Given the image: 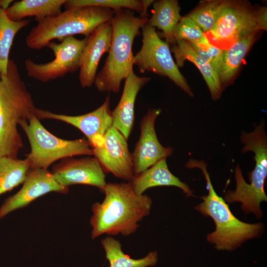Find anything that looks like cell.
<instances>
[{"label":"cell","mask_w":267,"mask_h":267,"mask_svg":"<svg viewBox=\"0 0 267 267\" xmlns=\"http://www.w3.org/2000/svg\"><path fill=\"white\" fill-rule=\"evenodd\" d=\"M103 192V201L92 206V239L104 234L129 236L134 233L138 222L150 213L151 198L135 193L129 182L107 183Z\"/></svg>","instance_id":"6da1fadb"},{"label":"cell","mask_w":267,"mask_h":267,"mask_svg":"<svg viewBox=\"0 0 267 267\" xmlns=\"http://www.w3.org/2000/svg\"><path fill=\"white\" fill-rule=\"evenodd\" d=\"M37 109L17 65L10 59L6 74L0 76V158H17L23 147L18 126L36 115Z\"/></svg>","instance_id":"7a4b0ae2"},{"label":"cell","mask_w":267,"mask_h":267,"mask_svg":"<svg viewBox=\"0 0 267 267\" xmlns=\"http://www.w3.org/2000/svg\"><path fill=\"white\" fill-rule=\"evenodd\" d=\"M148 20L135 16L129 9L115 10L110 20L112 32L108 55L94 83L99 91L118 92L121 82L134 72L133 44Z\"/></svg>","instance_id":"3957f363"},{"label":"cell","mask_w":267,"mask_h":267,"mask_svg":"<svg viewBox=\"0 0 267 267\" xmlns=\"http://www.w3.org/2000/svg\"><path fill=\"white\" fill-rule=\"evenodd\" d=\"M185 166L200 169L207 182L208 194L201 197L203 201L195 209L214 221L216 229L207 235L208 242L214 244L218 250H231L260 234L263 228L261 223H248L239 220L232 213L225 200L217 194L204 162L191 159Z\"/></svg>","instance_id":"277c9868"},{"label":"cell","mask_w":267,"mask_h":267,"mask_svg":"<svg viewBox=\"0 0 267 267\" xmlns=\"http://www.w3.org/2000/svg\"><path fill=\"white\" fill-rule=\"evenodd\" d=\"M115 10L87 7L65 9L59 14L38 22L25 39L26 45L39 50L53 40L61 42L75 35L88 37L100 25L110 21Z\"/></svg>","instance_id":"5b68a950"},{"label":"cell","mask_w":267,"mask_h":267,"mask_svg":"<svg viewBox=\"0 0 267 267\" xmlns=\"http://www.w3.org/2000/svg\"><path fill=\"white\" fill-rule=\"evenodd\" d=\"M241 141L243 144L242 153L251 151L254 153L255 166L250 173L249 183L244 179L239 166L235 170L236 188L228 191L224 196L225 202L241 203V208L245 213H253L257 217L262 216L260 204L267 201L265 183L267 176V137L264 121L255 126L251 133L241 134Z\"/></svg>","instance_id":"8992f818"},{"label":"cell","mask_w":267,"mask_h":267,"mask_svg":"<svg viewBox=\"0 0 267 267\" xmlns=\"http://www.w3.org/2000/svg\"><path fill=\"white\" fill-rule=\"evenodd\" d=\"M29 140L31 151L26 155L30 169H47L61 159L78 155H93V149L85 138L66 140L55 136L41 123L36 115L19 125Z\"/></svg>","instance_id":"52a82bcc"},{"label":"cell","mask_w":267,"mask_h":267,"mask_svg":"<svg viewBox=\"0 0 267 267\" xmlns=\"http://www.w3.org/2000/svg\"><path fill=\"white\" fill-rule=\"evenodd\" d=\"M257 10L245 2L222 0L216 22L205 35L209 42L226 49L240 39L260 30Z\"/></svg>","instance_id":"ba28073f"},{"label":"cell","mask_w":267,"mask_h":267,"mask_svg":"<svg viewBox=\"0 0 267 267\" xmlns=\"http://www.w3.org/2000/svg\"><path fill=\"white\" fill-rule=\"evenodd\" d=\"M141 29L142 44L140 49L134 57V65L142 73L151 71L168 77L193 96L190 87L173 58L169 44L159 37L155 28L147 23Z\"/></svg>","instance_id":"9c48e42d"},{"label":"cell","mask_w":267,"mask_h":267,"mask_svg":"<svg viewBox=\"0 0 267 267\" xmlns=\"http://www.w3.org/2000/svg\"><path fill=\"white\" fill-rule=\"evenodd\" d=\"M87 38L79 40L74 36L64 38L59 43H49L47 47L54 55L53 60L45 63H37L30 59L24 62L27 75L42 83L63 77L79 69L81 54Z\"/></svg>","instance_id":"30bf717a"},{"label":"cell","mask_w":267,"mask_h":267,"mask_svg":"<svg viewBox=\"0 0 267 267\" xmlns=\"http://www.w3.org/2000/svg\"><path fill=\"white\" fill-rule=\"evenodd\" d=\"M93 155L105 173L130 182L134 174L132 153L127 140L116 129L111 127L105 134L102 144L93 147Z\"/></svg>","instance_id":"8fae6325"},{"label":"cell","mask_w":267,"mask_h":267,"mask_svg":"<svg viewBox=\"0 0 267 267\" xmlns=\"http://www.w3.org/2000/svg\"><path fill=\"white\" fill-rule=\"evenodd\" d=\"M36 115L39 120H59L76 127L84 134L92 148L102 144L105 134L112 126L109 95L100 106L85 114L70 116L37 108Z\"/></svg>","instance_id":"7c38bea8"},{"label":"cell","mask_w":267,"mask_h":267,"mask_svg":"<svg viewBox=\"0 0 267 267\" xmlns=\"http://www.w3.org/2000/svg\"><path fill=\"white\" fill-rule=\"evenodd\" d=\"M68 190L69 188L59 184L47 169H30L22 188L6 199L0 206V220L44 194L52 192L65 194Z\"/></svg>","instance_id":"4fadbf2b"},{"label":"cell","mask_w":267,"mask_h":267,"mask_svg":"<svg viewBox=\"0 0 267 267\" xmlns=\"http://www.w3.org/2000/svg\"><path fill=\"white\" fill-rule=\"evenodd\" d=\"M161 112L160 109L148 110L140 124V134L132 153L134 174H138L173 153L171 147H165L159 142L155 123Z\"/></svg>","instance_id":"5bb4252c"},{"label":"cell","mask_w":267,"mask_h":267,"mask_svg":"<svg viewBox=\"0 0 267 267\" xmlns=\"http://www.w3.org/2000/svg\"><path fill=\"white\" fill-rule=\"evenodd\" d=\"M61 185L75 184L96 187L103 192L107 184L105 173L94 157L68 159L56 165L51 172Z\"/></svg>","instance_id":"9a60e30c"},{"label":"cell","mask_w":267,"mask_h":267,"mask_svg":"<svg viewBox=\"0 0 267 267\" xmlns=\"http://www.w3.org/2000/svg\"><path fill=\"white\" fill-rule=\"evenodd\" d=\"M112 32L110 21L100 25L87 37L79 68V79L83 88L89 87L94 84L100 60L109 50Z\"/></svg>","instance_id":"2e32d148"},{"label":"cell","mask_w":267,"mask_h":267,"mask_svg":"<svg viewBox=\"0 0 267 267\" xmlns=\"http://www.w3.org/2000/svg\"><path fill=\"white\" fill-rule=\"evenodd\" d=\"M150 81L147 77L137 76L134 72L125 80L119 103L112 111V127L118 130L128 140L134 122V104L142 87Z\"/></svg>","instance_id":"e0dca14e"},{"label":"cell","mask_w":267,"mask_h":267,"mask_svg":"<svg viewBox=\"0 0 267 267\" xmlns=\"http://www.w3.org/2000/svg\"><path fill=\"white\" fill-rule=\"evenodd\" d=\"M129 182L135 193L138 195L143 194L144 191L151 187L172 186L181 189L187 196H193L188 186L170 171L166 158L134 175Z\"/></svg>","instance_id":"ac0fdd59"},{"label":"cell","mask_w":267,"mask_h":267,"mask_svg":"<svg viewBox=\"0 0 267 267\" xmlns=\"http://www.w3.org/2000/svg\"><path fill=\"white\" fill-rule=\"evenodd\" d=\"M173 43L171 51L174 54L178 67L183 66L185 60L193 63L202 75L213 99H218L221 95L222 87L218 74L211 64L202 59L188 42L177 40Z\"/></svg>","instance_id":"d6986e66"},{"label":"cell","mask_w":267,"mask_h":267,"mask_svg":"<svg viewBox=\"0 0 267 267\" xmlns=\"http://www.w3.org/2000/svg\"><path fill=\"white\" fill-rule=\"evenodd\" d=\"M66 0H21L13 2L5 10L12 20L20 21L34 16L38 22L61 12Z\"/></svg>","instance_id":"ffe728a7"},{"label":"cell","mask_w":267,"mask_h":267,"mask_svg":"<svg viewBox=\"0 0 267 267\" xmlns=\"http://www.w3.org/2000/svg\"><path fill=\"white\" fill-rule=\"evenodd\" d=\"M153 6L152 16L147 24L162 30L166 42L173 43L175 29L181 18L178 1L160 0L154 1Z\"/></svg>","instance_id":"44dd1931"},{"label":"cell","mask_w":267,"mask_h":267,"mask_svg":"<svg viewBox=\"0 0 267 267\" xmlns=\"http://www.w3.org/2000/svg\"><path fill=\"white\" fill-rule=\"evenodd\" d=\"M255 34L243 37L229 48L223 49L222 61L219 73L222 87V85L229 83L236 74L243 58L255 41Z\"/></svg>","instance_id":"7402d4cb"},{"label":"cell","mask_w":267,"mask_h":267,"mask_svg":"<svg viewBox=\"0 0 267 267\" xmlns=\"http://www.w3.org/2000/svg\"><path fill=\"white\" fill-rule=\"evenodd\" d=\"M110 267H148L155 266L158 261L156 252L149 253L145 257L134 259L124 253L119 240L107 236L101 241Z\"/></svg>","instance_id":"603a6c76"},{"label":"cell","mask_w":267,"mask_h":267,"mask_svg":"<svg viewBox=\"0 0 267 267\" xmlns=\"http://www.w3.org/2000/svg\"><path fill=\"white\" fill-rule=\"evenodd\" d=\"M30 22L29 19L11 20L0 7V76L7 73L9 53L15 36Z\"/></svg>","instance_id":"cb8c5ba5"},{"label":"cell","mask_w":267,"mask_h":267,"mask_svg":"<svg viewBox=\"0 0 267 267\" xmlns=\"http://www.w3.org/2000/svg\"><path fill=\"white\" fill-rule=\"evenodd\" d=\"M30 170L27 158H0V195L24 182Z\"/></svg>","instance_id":"d4e9b609"},{"label":"cell","mask_w":267,"mask_h":267,"mask_svg":"<svg viewBox=\"0 0 267 267\" xmlns=\"http://www.w3.org/2000/svg\"><path fill=\"white\" fill-rule=\"evenodd\" d=\"M65 9L97 7L117 10L127 9L142 14L143 4L139 0H66L64 4Z\"/></svg>","instance_id":"484cf974"},{"label":"cell","mask_w":267,"mask_h":267,"mask_svg":"<svg viewBox=\"0 0 267 267\" xmlns=\"http://www.w3.org/2000/svg\"><path fill=\"white\" fill-rule=\"evenodd\" d=\"M222 0L203 1L187 15L202 29L204 34L214 27L218 17Z\"/></svg>","instance_id":"4316f807"},{"label":"cell","mask_w":267,"mask_h":267,"mask_svg":"<svg viewBox=\"0 0 267 267\" xmlns=\"http://www.w3.org/2000/svg\"><path fill=\"white\" fill-rule=\"evenodd\" d=\"M205 37L202 29L187 15L181 17L177 25L173 34V42L177 40H184L189 43L197 42L201 41Z\"/></svg>","instance_id":"83f0119b"},{"label":"cell","mask_w":267,"mask_h":267,"mask_svg":"<svg viewBox=\"0 0 267 267\" xmlns=\"http://www.w3.org/2000/svg\"><path fill=\"white\" fill-rule=\"evenodd\" d=\"M197 43L207 52L212 61L211 65L219 76L222 61L223 49L211 44L206 36L201 41Z\"/></svg>","instance_id":"f1b7e54d"},{"label":"cell","mask_w":267,"mask_h":267,"mask_svg":"<svg viewBox=\"0 0 267 267\" xmlns=\"http://www.w3.org/2000/svg\"><path fill=\"white\" fill-rule=\"evenodd\" d=\"M257 21L260 30H267V9L264 6L257 10Z\"/></svg>","instance_id":"f546056e"},{"label":"cell","mask_w":267,"mask_h":267,"mask_svg":"<svg viewBox=\"0 0 267 267\" xmlns=\"http://www.w3.org/2000/svg\"><path fill=\"white\" fill-rule=\"evenodd\" d=\"M143 4V12L140 15V16L142 17H147V9L149 6L152 4L155 1L153 0H141Z\"/></svg>","instance_id":"4dcf8cb0"},{"label":"cell","mask_w":267,"mask_h":267,"mask_svg":"<svg viewBox=\"0 0 267 267\" xmlns=\"http://www.w3.org/2000/svg\"><path fill=\"white\" fill-rule=\"evenodd\" d=\"M13 1L12 0H0V7L5 10L11 5Z\"/></svg>","instance_id":"1f68e13d"}]
</instances>
